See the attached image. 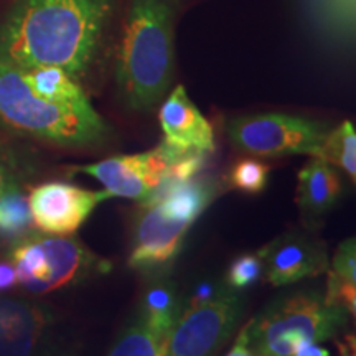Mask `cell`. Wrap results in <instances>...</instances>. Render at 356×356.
I'll return each instance as SVG.
<instances>
[{"mask_svg":"<svg viewBox=\"0 0 356 356\" xmlns=\"http://www.w3.org/2000/svg\"><path fill=\"white\" fill-rule=\"evenodd\" d=\"M228 186L248 195H257L264 191L269 181V167L257 159H239L229 168L226 175Z\"/></svg>","mask_w":356,"mask_h":356,"instance_id":"cell-22","label":"cell"},{"mask_svg":"<svg viewBox=\"0 0 356 356\" xmlns=\"http://www.w3.org/2000/svg\"><path fill=\"white\" fill-rule=\"evenodd\" d=\"M259 356H262V355H259Z\"/></svg>","mask_w":356,"mask_h":356,"instance_id":"cell-31","label":"cell"},{"mask_svg":"<svg viewBox=\"0 0 356 356\" xmlns=\"http://www.w3.org/2000/svg\"><path fill=\"white\" fill-rule=\"evenodd\" d=\"M8 261L19 284L32 293H47L81 282L89 275L111 270L108 261L92 254L73 238L33 236L12 249Z\"/></svg>","mask_w":356,"mask_h":356,"instance_id":"cell-5","label":"cell"},{"mask_svg":"<svg viewBox=\"0 0 356 356\" xmlns=\"http://www.w3.org/2000/svg\"><path fill=\"white\" fill-rule=\"evenodd\" d=\"M173 2L132 0L115 61V83L124 104L150 111L165 96L175 71Z\"/></svg>","mask_w":356,"mask_h":356,"instance_id":"cell-2","label":"cell"},{"mask_svg":"<svg viewBox=\"0 0 356 356\" xmlns=\"http://www.w3.org/2000/svg\"><path fill=\"white\" fill-rule=\"evenodd\" d=\"M26 83L43 99L58 104H84L89 99L76 79L56 66L24 70Z\"/></svg>","mask_w":356,"mask_h":356,"instance_id":"cell-18","label":"cell"},{"mask_svg":"<svg viewBox=\"0 0 356 356\" xmlns=\"http://www.w3.org/2000/svg\"><path fill=\"white\" fill-rule=\"evenodd\" d=\"M19 284L17 270L10 261H0V293L12 291Z\"/></svg>","mask_w":356,"mask_h":356,"instance_id":"cell-27","label":"cell"},{"mask_svg":"<svg viewBox=\"0 0 356 356\" xmlns=\"http://www.w3.org/2000/svg\"><path fill=\"white\" fill-rule=\"evenodd\" d=\"M317 157L330 165L340 167L356 185V131L353 124L345 121L340 127L328 132Z\"/></svg>","mask_w":356,"mask_h":356,"instance_id":"cell-20","label":"cell"},{"mask_svg":"<svg viewBox=\"0 0 356 356\" xmlns=\"http://www.w3.org/2000/svg\"><path fill=\"white\" fill-rule=\"evenodd\" d=\"M108 198H113L108 190L89 191L63 181H50L33 188L29 203L33 225L38 229L68 236L88 220L97 204Z\"/></svg>","mask_w":356,"mask_h":356,"instance_id":"cell-10","label":"cell"},{"mask_svg":"<svg viewBox=\"0 0 356 356\" xmlns=\"http://www.w3.org/2000/svg\"><path fill=\"white\" fill-rule=\"evenodd\" d=\"M159 118L167 144L207 155L215 152V136L210 122L193 104L184 86L173 89L160 108Z\"/></svg>","mask_w":356,"mask_h":356,"instance_id":"cell-12","label":"cell"},{"mask_svg":"<svg viewBox=\"0 0 356 356\" xmlns=\"http://www.w3.org/2000/svg\"><path fill=\"white\" fill-rule=\"evenodd\" d=\"M292 356H330V351L320 346V343H315V341L304 340L300 341Z\"/></svg>","mask_w":356,"mask_h":356,"instance_id":"cell-28","label":"cell"},{"mask_svg":"<svg viewBox=\"0 0 356 356\" xmlns=\"http://www.w3.org/2000/svg\"><path fill=\"white\" fill-rule=\"evenodd\" d=\"M340 356H356V335H345L338 341Z\"/></svg>","mask_w":356,"mask_h":356,"instance_id":"cell-30","label":"cell"},{"mask_svg":"<svg viewBox=\"0 0 356 356\" xmlns=\"http://www.w3.org/2000/svg\"><path fill=\"white\" fill-rule=\"evenodd\" d=\"M244 312V300L228 284H218L210 299L181 310L167 356H215L229 340Z\"/></svg>","mask_w":356,"mask_h":356,"instance_id":"cell-7","label":"cell"},{"mask_svg":"<svg viewBox=\"0 0 356 356\" xmlns=\"http://www.w3.org/2000/svg\"><path fill=\"white\" fill-rule=\"evenodd\" d=\"M188 152L195 150L178 149L163 140L150 152L118 155L92 165L78 167L76 170L96 178L113 197L137 200L142 204L159 185L167 168Z\"/></svg>","mask_w":356,"mask_h":356,"instance_id":"cell-8","label":"cell"},{"mask_svg":"<svg viewBox=\"0 0 356 356\" xmlns=\"http://www.w3.org/2000/svg\"><path fill=\"white\" fill-rule=\"evenodd\" d=\"M0 122L35 139L71 147L96 144L108 134V127L91 102L58 104L43 99L26 83L24 70L2 61Z\"/></svg>","mask_w":356,"mask_h":356,"instance_id":"cell-3","label":"cell"},{"mask_svg":"<svg viewBox=\"0 0 356 356\" xmlns=\"http://www.w3.org/2000/svg\"><path fill=\"white\" fill-rule=\"evenodd\" d=\"M48 322V312L38 305L0 299V356H35Z\"/></svg>","mask_w":356,"mask_h":356,"instance_id":"cell-13","label":"cell"},{"mask_svg":"<svg viewBox=\"0 0 356 356\" xmlns=\"http://www.w3.org/2000/svg\"><path fill=\"white\" fill-rule=\"evenodd\" d=\"M341 193V180L338 172L323 159L314 157L299 173L297 204L305 221H317Z\"/></svg>","mask_w":356,"mask_h":356,"instance_id":"cell-14","label":"cell"},{"mask_svg":"<svg viewBox=\"0 0 356 356\" xmlns=\"http://www.w3.org/2000/svg\"><path fill=\"white\" fill-rule=\"evenodd\" d=\"M32 225L33 216L30 203L20 190L7 191L0 197V234L17 238L26 233Z\"/></svg>","mask_w":356,"mask_h":356,"instance_id":"cell-21","label":"cell"},{"mask_svg":"<svg viewBox=\"0 0 356 356\" xmlns=\"http://www.w3.org/2000/svg\"><path fill=\"white\" fill-rule=\"evenodd\" d=\"M348 325V314L325 293L304 291L282 297L246 325L251 350L262 356H292L300 341L332 340Z\"/></svg>","mask_w":356,"mask_h":356,"instance_id":"cell-4","label":"cell"},{"mask_svg":"<svg viewBox=\"0 0 356 356\" xmlns=\"http://www.w3.org/2000/svg\"><path fill=\"white\" fill-rule=\"evenodd\" d=\"M325 297H327L328 300L340 304L346 310V314L351 315L356 322V286L355 284L341 279L340 275H337L332 270V273L328 274Z\"/></svg>","mask_w":356,"mask_h":356,"instance_id":"cell-24","label":"cell"},{"mask_svg":"<svg viewBox=\"0 0 356 356\" xmlns=\"http://www.w3.org/2000/svg\"><path fill=\"white\" fill-rule=\"evenodd\" d=\"M307 13L325 38L356 42V0H305Z\"/></svg>","mask_w":356,"mask_h":356,"instance_id":"cell-15","label":"cell"},{"mask_svg":"<svg viewBox=\"0 0 356 356\" xmlns=\"http://www.w3.org/2000/svg\"><path fill=\"white\" fill-rule=\"evenodd\" d=\"M328 132L327 124L289 114L246 115L234 119L228 126L231 144L254 157H317Z\"/></svg>","mask_w":356,"mask_h":356,"instance_id":"cell-6","label":"cell"},{"mask_svg":"<svg viewBox=\"0 0 356 356\" xmlns=\"http://www.w3.org/2000/svg\"><path fill=\"white\" fill-rule=\"evenodd\" d=\"M177 289L170 280H155L142 297L139 314L162 330L173 332L181 315Z\"/></svg>","mask_w":356,"mask_h":356,"instance_id":"cell-19","label":"cell"},{"mask_svg":"<svg viewBox=\"0 0 356 356\" xmlns=\"http://www.w3.org/2000/svg\"><path fill=\"white\" fill-rule=\"evenodd\" d=\"M170 335L172 332L155 327L137 314L108 356H167Z\"/></svg>","mask_w":356,"mask_h":356,"instance_id":"cell-17","label":"cell"},{"mask_svg":"<svg viewBox=\"0 0 356 356\" xmlns=\"http://www.w3.org/2000/svg\"><path fill=\"white\" fill-rule=\"evenodd\" d=\"M264 274V259H262L261 251L249 252V254L238 256L231 262L228 270H226L225 282L231 289L243 291L254 286Z\"/></svg>","mask_w":356,"mask_h":356,"instance_id":"cell-23","label":"cell"},{"mask_svg":"<svg viewBox=\"0 0 356 356\" xmlns=\"http://www.w3.org/2000/svg\"><path fill=\"white\" fill-rule=\"evenodd\" d=\"M264 273L275 287L289 286L302 279L315 277L327 270L325 248L317 241L287 234L261 249Z\"/></svg>","mask_w":356,"mask_h":356,"instance_id":"cell-11","label":"cell"},{"mask_svg":"<svg viewBox=\"0 0 356 356\" xmlns=\"http://www.w3.org/2000/svg\"><path fill=\"white\" fill-rule=\"evenodd\" d=\"M190 225L167 215L159 204L142 207L134 228L129 267L149 275H162L173 264Z\"/></svg>","mask_w":356,"mask_h":356,"instance_id":"cell-9","label":"cell"},{"mask_svg":"<svg viewBox=\"0 0 356 356\" xmlns=\"http://www.w3.org/2000/svg\"><path fill=\"white\" fill-rule=\"evenodd\" d=\"M226 356H252V350H251V345H249V335H248L246 327L239 332L233 348L229 350V353Z\"/></svg>","mask_w":356,"mask_h":356,"instance_id":"cell-29","label":"cell"},{"mask_svg":"<svg viewBox=\"0 0 356 356\" xmlns=\"http://www.w3.org/2000/svg\"><path fill=\"white\" fill-rule=\"evenodd\" d=\"M115 0H20L0 25V61L56 66L74 79L96 60Z\"/></svg>","mask_w":356,"mask_h":356,"instance_id":"cell-1","label":"cell"},{"mask_svg":"<svg viewBox=\"0 0 356 356\" xmlns=\"http://www.w3.org/2000/svg\"><path fill=\"white\" fill-rule=\"evenodd\" d=\"M216 186L211 181L207 180H193L186 181L172 188L168 193L160 200L159 204L167 215L186 222V225H193L195 220L207 210V207L215 198Z\"/></svg>","mask_w":356,"mask_h":356,"instance_id":"cell-16","label":"cell"},{"mask_svg":"<svg viewBox=\"0 0 356 356\" xmlns=\"http://www.w3.org/2000/svg\"><path fill=\"white\" fill-rule=\"evenodd\" d=\"M333 273L356 286V238L346 239L333 256Z\"/></svg>","mask_w":356,"mask_h":356,"instance_id":"cell-25","label":"cell"},{"mask_svg":"<svg viewBox=\"0 0 356 356\" xmlns=\"http://www.w3.org/2000/svg\"><path fill=\"white\" fill-rule=\"evenodd\" d=\"M12 190H19L17 173L13 170L12 160L7 157L3 150H0V197Z\"/></svg>","mask_w":356,"mask_h":356,"instance_id":"cell-26","label":"cell"}]
</instances>
